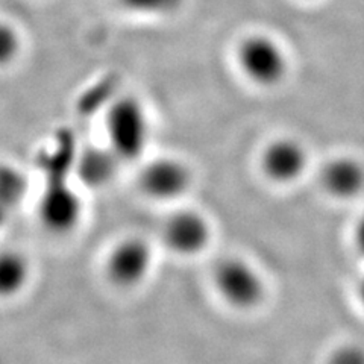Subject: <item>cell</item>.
<instances>
[{
	"label": "cell",
	"instance_id": "obj_4",
	"mask_svg": "<svg viewBox=\"0 0 364 364\" xmlns=\"http://www.w3.org/2000/svg\"><path fill=\"white\" fill-rule=\"evenodd\" d=\"M155 266L154 245L139 234L120 237L104 257L105 278L114 287L132 290L149 279Z\"/></svg>",
	"mask_w": 364,
	"mask_h": 364
},
{
	"label": "cell",
	"instance_id": "obj_11",
	"mask_svg": "<svg viewBox=\"0 0 364 364\" xmlns=\"http://www.w3.org/2000/svg\"><path fill=\"white\" fill-rule=\"evenodd\" d=\"M29 258L18 249H5L0 254V291L5 298L21 293L31 279Z\"/></svg>",
	"mask_w": 364,
	"mask_h": 364
},
{
	"label": "cell",
	"instance_id": "obj_10",
	"mask_svg": "<svg viewBox=\"0 0 364 364\" xmlns=\"http://www.w3.org/2000/svg\"><path fill=\"white\" fill-rule=\"evenodd\" d=\"M321 184L329 196L352 199L364 188V167L352 158H336L325 164Z\"/></svg>",
	"mask_w": 364,
	"mask_h": 364
},
{
	"label": "cell",
	"instance_id": "obj_8",
	"mask_svg": "<svg viewBox=\"0 0 364 364\" xmlns=\"http://www.w3.org/2000/svg\"><path fill=\"white\" fill-rule=\"evenodd\" d=\"M258 164L261 175L272 184L290 186L305 173L309 155L298 140L281 136L264 146Z\"/></svg>",
	"mask_w": 364,
	"mask_h": 364
},
{
	"label": "cell",
	"instance_id": "obj_9",
	"mask_svg": "<svg viewBox=\"0 0 364 364\" xmlns=\"http://www.w3.org/2000/svg\"><path fill=\"white\" fill-rule=\"evenodd\" d=\"M123 163L108 146H91L77 151L73 178L91 190H99L109 186L117 176L119 167Z\"/></svg>",
	"mask_w": 364,
	"mask_h": 364
},
{
	"label": "cell",
	"instance_id": "obj_15",
	"mask_svg": "<svg viewBox=\"0 0 364 364\" xmlns=\"http://www.w3.org/2000/svg\"><path fill=\"white\" fill-rule=\"evenodd\" d=\"M20 50V40L17 32L8 26H2V33H0V56H2V61L8 63L16 58V55Z\"/></svg>",
	"mask_w": 364,
	"mask_h": 364
},
{
	"label": "cell",
	"instance_id": "obj_14",
	"mask_svg": "<svg viewBox=\"0 0 364 364\" xmlns=\"http://www.w3.org/2000/svg\"><path fill=\"white\" fill-rule=\"evenodd\" d=\"M328 364H364V349L358 345H343L328 358Z\"/></svg>",
	"mask_w": 364,
	"mask_h": 364
},
{
	"label": "cell",
	"instance_id": "obj_17",
	"mask_svg": "<svg viewBox=\"0 0 364 364\" xmlns=\"http://www.w3.org/2000/svg\"><path fill=\"white\" fill-rule=\"evenodd\" d=\"M358 296H360L361 304H363V306H364V278H363V279H361V282H360V287H358Z\"/></svg>",
	"mask_w": 364,
	"mask_h": 364
},
{
	"label": "cell",
	"instance_id": "obj_6",
	"mask_svg": "<svg viewBox=\"0 0 364 364\" xmlns=\"http://www.w3.org/2000/svg\"><path fill=\"white\" fill-rule=\"evenodd\" d=\"M213 235L210 219L202 211L191 207H179L170 211L159 231L164 247L182 258L202 255L210 247Z\"/></svg>",
	"mask_w": 364,
	"mask_h": 364
},
{
	"label": "cell",
	"instance_id": "obj_16",
	"mask_svg": "<svg viewBox=\"0 0 364 364\" xmlns=\"http://www.w3.org/2000/svg\"><path fill=\"white\" fill-rule=\"evenodd\" d=\"M355 243L357 247L364 254V218L358 222L355 228Z\"/></svg>",
	"mask_w": 364,
	"mask_h": 364
},
{
	"label": "cell",
	"instance_id": "obj_2",
	"mask_svg": "<svg viewBox=\"0 0 364 364\" xmlns=\"http://www.w3.org/2000/svg\"><path fill=\"white\" fill-rule=\"evenodd\" d=\"M107 146L122 163L140 159L149 144V119L141 102L134 96H120L105 114Z\"/></svg>",
	"mask_w": 364,
	"mask_h": 364
},
{
	"label": "cell",
	"instance_id": "obj_1",
	"mask_svg": "<svg viewBox=\"0 0 364 364\" xmlns=\"http://www.w3.org/2000/svg\"><path fill=\"white\" fill-rule=\"evenodd\" d=\"M211 286L219 299L235 311H252L267 298V281L261 270L245 257L226 255L211 269Z\"/></svg>",
	"mask_w": 364,
	"mask_h": 364
},
{
	"label": "cell",
	"instance_id": "obj_12",
	"mask_svg": "<svg viewBox=\"0 0 364 364\" xmlns=\"http://www.w3.org/2000/svg\"><path fill=\"white\" fill-rule=\"evenodd\" d=\"M28 182L25 173L14 166H4L0 172V195L4 208H14L26 196Z\"/></svg>",
	"mask_w": 364,
	"mask_h": 364
},
{
	"label": "cell",
	"instance_id": "obj_3",
	"mask_svg": "<svg viewBox=\"0 0 364 364\" xmlns=\"http://www.w3.org/2000/svg\"><path fill=\"white\" fill-rule=\"evenodd\" d=\"M235 64L250 84L278 87L289 73V58L278 40L267 33H249L235 48Z\"/></svg>",
	"mask_w": 364,
	"mask_h": 364
},
{
	"label": "cell",
	"instance_id": "obj_7",
	"mask_svg": "<svg viewBox=\"0 0 364 364\" xmlns=\"http://www.w3.org/2000/svg\"><path fill=\"white\" fill-rule=\"evenodd\" d=\"M136 186L147 199L172 203L190 191L193 173L191 168L179 158L156 156L141 166Z\"/></svg>",
	"mask_w": 364,
	"mask_h": 364
},
{
	"label": "cell",
	"instance_id": "obj_5",
	"mask_svg": "<svg viewBox=\"0 0 364 364\" xmlns=\"http://www.w3.org/2000/svg\"><path fill=\"white\" fill-rule=\"evenodd\" d=\"M37 218L46 231L56 235L73 232L84 218V202L68 181V173H49L37 205Z\"/></svg>",
	"mask_w": 364,
	"mask_h": 364
},
{
	"label": "cell",
	"instance_id": "obj_13",
	"mask_svg": "<svg viewBox=\"0 0 364 364\" xmlns=\"http://www.w3.org/2000/svg\"><path fill=\"white\" fill-rule=\"evenodd\" d=\"M120 4L136 16L166 17L179 11L184 0H120Z\"/></svg>",
	"mask_w": 364,
	"mask_h": 364
}]
</instances>
